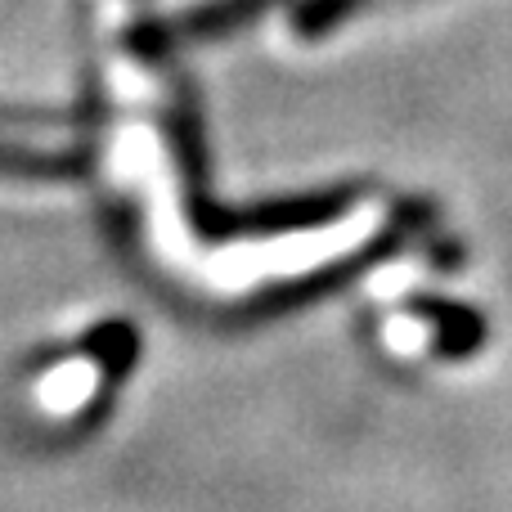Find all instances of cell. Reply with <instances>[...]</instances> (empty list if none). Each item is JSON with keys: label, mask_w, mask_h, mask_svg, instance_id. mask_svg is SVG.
<instances>
[{"label": "cell", "mask_w": 512, "mask_h": 512, "mask_svg": "<svg viewBox=\"0 0 512 512\" xmlns=\"http://www.w3.org/2000/svg\"><path fill=\"white\" fill-rule=\"evenodd\" d=\"M113 171L144 189L153 239L176 248V243L185 239V216H180V198H176V171H171L167 149H162V140L149 131V126H126V131H117Z\"/></svg>", "instance_id": "cell-1"}, {"label": "cell", "mask_w": 512, "mask_h": 512, "mask_svg": "<svg viewBox=\"0 0 512 512\" xmlns=\"http://www.w3.org/2000/svg\"><path fill=\"white\" fill-rule=\"evenodd\" d=\"M355 5H360V0H306V5L297 9V18H292V27H297V36H324V32H333Z\"/></svg>", "instance_id": "cell-4"}, {"label": "cell", "mask_w": 512, "mask_h": 512, "mask_svg": "<svg viewBox=\"0 0 512 512\" xmlns=\"http://www.w3.org/2000/svg\"><path fill=\"white\" fill-rule=\"evenodd\" d=\"M99 382H104V364L90 360V355H77V360H63L50 373H41L32 387V400L41 414L63 418V414H77L99 391Z\"/></svg>", "instance_id": "cell-3"}, {"label": "cell", "mask_w": 512, "mask_h": 512, "mask_svg": "<svg viewBox=\"0 0 512 512\" xmlns=\"http://www.w3.org/2000/svg\"><path fill=\"white\" fill-rule=\"evenodd\" d=\"M409 315L432 324V346L441 355H450V360H463V355L481 351V342H486V319L472 306H459V301L418 292V297H409Z\"/></svg>", "instance_id": "cell-2"}]
</instances>
